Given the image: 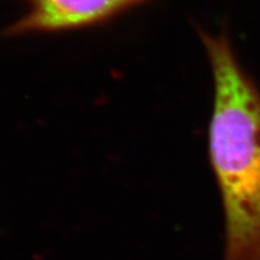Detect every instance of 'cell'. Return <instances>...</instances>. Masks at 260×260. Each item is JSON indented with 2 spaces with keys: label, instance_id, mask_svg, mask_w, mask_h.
I'll return each instance as SVG.
<instances>
[{
  "label": "cell",
  "instance_id": "cell-1",
  "mask_svg": "<svg viewBox=\"0 0 260 260\" xmlns=\"http://www.w3.org/2000/svg\"><path fill=\"white\" fill-rule=\"evenodd\" d=\"M204 40L213 75L208 147L223 208V260H260V93L225 38Z\"/></svg>",
  "mask_w": 260,
  "mask_h": 260
},
{
  "label": "cell",
  "instance_id": "cell-2",
  "mask_svg": "<svg viewBox=\"0 0 260 260\" xmlns=\"http://www.w3.org/2000/svg\"><path fill=\"white\" fill-rule=\"evenodd\" d=\"M145 0H25L27 10L5 37L52 33L101 22Z\"/></svg>",
  "mask_w": 260,
  "mask_h": 260
}]
</instances>
